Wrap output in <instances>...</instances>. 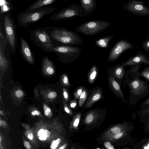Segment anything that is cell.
<instances>
[{"instance_id":"cell-1","label":"cell","mask_w":149,"mask_h":149,"mask_svg":"<svg viewBox=\"0 0 149 149\" xmlns=\"http://www.w3.org/2000/svg\"><path fill=\"white\" fill-rule=\"evenodd\" d=\"M57 10L54 7L45 6L29 11H26L17 16V22L21 25L27 26L29 24L38 21L44 16L50 14Z\"/></svg>"},{"instance_id":"cell-2","label":"cell","mask_w":149,"mask_h":149,"mask_svg":"<svg viewBox=\"0 0 149 149\" xmlns=\"http://www.w3.org/2000/svg\"><path fill=\"white\" fill-rule=\"evenodd\" d=\"M51 36L54 40L65 45H76L83 43L81 37L74 31L65 28L54 29L51 33Z\"/></svg>"},{"instance_id":"cell-3","label":"cell","mask_w":149,"mask_h":149,"mask_svg":"<svg viewBox=\"0 0 149 149\" xmlns=\"http://www.w3.org/2000/svg\"><path fill=\"white\" fill-rule=\"evenodd\" d=\"M111 24L110 22L102 20L90 21L80 24L76 30L86 36H91L104 31Z\"/></svg>"},{"instance_id":"cell-4","label":"cell","mask_w":149,"mask_h":149,"mask_svg":"<svg viewBox=\"0 0 149 149\" xmlns=\"http://www.w3.org/2000/svg\"><path fill=\"white\" fill-rule=\"evenodd\" d=\"M52 50L59 54L62 61L70 63L78 58L82 49L77 47L63 45L54 47Z\"/></svg>"},{"instance_id":"cell-5","label":"cell","mask_w":149,"mask_h":149,"mask_svg":"<svg viewBox=\"0 0 149 149\" xmlns=\"http://www.w3.org/2000/svg\"><path fill=\"white\" fill-rule=\"evenodd\" d=\"M129 86L130 89L129 102L132 105L148 95L146 92L148 86L146 82L139 79L132 81L129 83Z\"/></svg>"},{"instance_id":"cell-6","label":"cell","mask_w":149,"mask_h":149,"mask_svg":"<svg viewBox=\"0 0 149 149\" xmlns=\"http://www.w3.org/2000/svg\"><path fill=\"white\" fill-rule=\"evenodd\" d=\"M83 13L84 10L81 6L73 3L53 14L50 19L51 20H57L68 19L77 16L83 17Z\"/></svg>"},{"instance_id":"cell-7","label":"cell","mask_w":149,"mask_h":149,"mask_svg":"<svg viewBox=\"0 0 149 149\" xmlns=\"http://www.w3.org/2000/svg\"><path fill=\"white\" fill-rule=\"evenodd\" d=\"M133 46L126 40H122L118 42L110 50L108 61L109 62L116 60L125 50L133 48Z\"/></svg>"},{"instance_id":"cell-8","label":"cell","mask_w":149,"mask_h":149,"mask_svg":"<svg viewBox=\"0 0 149 149\" xmlns=\"http://www.w3.org/2000/svg\"><path fill=\"white\" fill-rule=\"evenodd\" d=\"M3 24L6 37L10 46L15 47V32L14 24L11 17L7 15L3 18Z\"/></svg>"},{"instance_id":"cell-9","label":"cell","mask_w":149,"mask_h":149,"mask_svg":"<svg viewBox=\"0 0 149 149\" xmlns=\"http://www.w3.org/2000/svg\"><path fill=\"white\" fill-rule=\"evenodd\" d=\"M133 124L130 122L124 121L122 123L113 126L105 132L104 135V138L108 141L114 135L125 130Z\"/></svg>"},{"instance_id":"cell-10","label":"cell","mask_w":149,"mask_h":149,"mask_svg":"<svg viewBox=\"0 0 149 149\" xmlns=\"http://www.w3.org/2000/svg\"><path fill=\"white\" fill-rule=\"evenodd\" d=\"M36 37L46 49H52L53 45L49 36L44 31L36 30L34 32Z\"/></svg>"},{"instance_id":"cell-11","label":"cell","mask_w":149,"mask_h":149,"mask_svg":"<svg viewBox=\"0 0 149 149\" xmlns=\"http://www.w3.org/2000/svg\"><path fill=\"white\" fill-rule=\"evenodd\" d=\"M84 10L83 17L92 13L96 8L97 3L95 0H79Z\"/></svg>"},{"instance_id":"cell-12","label":"cell","mask_w":149,"mask_h":149,"mask_svg":"<svg viewBox=\"0 0 149 149\" xmlns=\"http://www.w3.org/2000/svg\"><path fill=\"white\" fill-rule=\"evenodd\" d=\"M21 49L22 53L26 60L30 63H34V59L30 48L26 42L21 38Z\"/></svg>"},{"instance_id":"cell-13","label":"cell","mask_w":149,"mask_h":149,"mask_svg":"<svg viewBox=\"0 0 149 149\" xmlns=\"http://www.w3.org/2000/svg\"><path fill=\"white\" fill-rule=\"evenodd\" d=\"M42 67V72L46 76H52L55 72L56 70L53 63L47 57L43 60Z\"/></svg>"},{"instance_id":"cell-14","label":"cell","mask_w":149,"mask_h":149,"mask_svg":"<svg viewBox=\"0 0 149 149\" xmlns=\"http://www.w3.org/2000/svg\"><path fill=\"white\" fill-rule=\"evenodd\" d=\"M142 64L149 65V61L143 55L140 54L133 57L121 64L123 66H126Z\"/></svg>"},{"instance_id":"cell-15","label":"cell","mask_w":149,"mask_h":149,"mask_svg":"<svg viewBox=\"0 0 149 149\" xmlns=\"http://www.w3.org/2000/svg\"><path fill=\"white\" fill-rule=\"evenodd\" d=\"M108 81L111 88L119 96L123 101H125L124 95L119 83L112 76H109Z\"/></svg>"},{"instance_id":"cell-16","label":"cell","mask_w":149,"mask_h":149,"mask_svg":"<svg viewBox=\"0 0 149 149\" xmlns=\"http://www.w3.org/2000/svg\"><path fill=\"white\" fill-rule=\"evenodd\" d=\"M102 91L100 88H98L94 91L87 101L85 107L89 108L91 107L96 102L102 97Z\"/></svg>"},{"instance_id":"cell-17","label":"cell","mask_w":149,"mask_h":149,"mask_svg":"<svg viewBox=\"0 0 149 149\" xmlns=\"http://www.w3.org/2000/svg\"><path fill=\"white\" fill-rule=\"evenodd\" d=\"M56 0H37L33 2L26 10L29 11L52 4Z\"/></svg>"},{"instance_id":"cell-18","label":"cell","mask_w":149,"mask_h":149,"mask_svg":"<svg viewBox=\"0 0 149 149\" xmlns=\"http://www.w3.org/2000/svg\"><path fill=\"white\" fill-rule=\"evenodd\" d=\"M114 38V36L109 35L99 38L96 40L95 44L98 47L102 48H107L109 42Z\"/></svg>"},{"instance_id":"cell-19","label":"cell","mask_w":149,"mask_h":149,"mask_svg":"<svg viewBox=\"0 0 149 149\" xmlns=\"http://www.w3.org/2000/svg\"><path fill=\"white\" fill-rule=\"evenodd\" d=\"M99 74V70L97 66L93 65L87 74L88 80L89 83H93L97 79Z\"/></svg>"},{"instance_id":"cell-20","label":"cell","mask_w":149,"mask_h":149,"mask_svg":"<svg viewBox=\"0 0 149 149\" xmlns=\"http://www.w3.org/2000/svg\"><path fill=\"white\" fill-rule=\"evenodd\" d=\"M123 66L121 64L120 65H117L115 67H113V70L112 71V75L111 76L119 80L122 79L123 77L124 73Z\"/></svg>"},{"instance_id":"cell-21","label":"cell","mask_w":149,"mask_h":149,"mask_svg":"<svg viewBox=\"0 0 149 149\" xmlns=\"http://www.w3.org/2000/svg\"><path fill=\"white\" fill-rule=\"evenodd\" d=\"M1 45L0 47V69L1 71H6L9 66L8 62L2 50Z\"/></svg>"},{"instance_id":"cell-22","label":"cell","mask_w":149,"mask_h":149,"mask_svg":"<svg viewBox=\"0 0 149 149\" xmlns=\"http://www.w3.org/2000/svg\"><path fill=\"white\" fill-rule=\"evenodd\" d=\"M101 116L97 112L92 111L89 112L86 116L84 122L86 124H90L95 121L97 119Z\"/></svg>"},{"instance_id":"cell-23","label":"cell","mask_w":149,"mask_h":149,"mask_svg":"<svg viewBox=\"0 0 149 149\" xmlns=\"http://www.w3.org/2000/svg\"><path fill=\"white\" fill-rule=\"evenodd\" d=\"M135 149H149V138H146L135 144L133 147Z\"/></svg>"},{"instance_id":"cell-24","label":"cell","mask_w":149,"mask_h":149,"mask_svg":"<svg viewBox=\"0 0 149 149\" xmlns=\"http://www.w3.org/2000/svg\"><path fill=\"white\" fill-rule=\"evenodd\" d=\"M50 135V132L48 130L42 129L39 130L37 134L38 138L42 141L45 140Z\"/></svg>"},{"instance_id":"cell-25","label":"cell","mask_w":149,"mask_h":149,"mask_svg":"<svg viewBox=\"0 0 149 149\" xmlns=\"http://www.w3.org/2000/svg\"><path fill=\"white\" fill-rule=\"evenodd\" d=\"M81 114L78 113L75 115L71 123L70 128L76 129L79 125L81 118Z\"/></svg>"},{"instance_id":"cell-26","label":"cell","mask_w":149,"mask_h":149,"mask_svg":"<svg viewBox=\"0 0 149 149\" xmlns=\"http://www.w3.org/2000/svg\"><path fill=\"white\" fill-rule=\"evenodd\" d=\"M87 91L86 88H84L79 98V104L81 107L83 105L87 97Z\"/></svg>"},{"instance_id":"cell-27","label":"cell","mask_w":149,"mask_h":149,"mask_svg":"<svg viewBox=\"0 0 149 149\" xmlns=\"http://www.w3.org/2000/svg\"><path fill=\"white\" fill-rule=\"evenodd\" d=\"M142 110L143 113L148 115V118L145 124L144 130L145 132L149 133V107Z\"/></svg>"},{"instance_id":"cell-28","label":"cell","mask_w":149,"mask_h":149,"mask_svg":"<svg viewBox=\"0 0 149 149\" xmlns=\"http://www.w3.org/2000/svg\"><path fill=\"white\" fill-rule=\"evenodd\" d=\"M61 80L63 84L65 86H69L70 85L68 76L66 74L64 73L61 76Z\"/></svg>"},{"instance_id":"cell-29","label":"cell","mask_w":149,"mask_h":149,"mask_svg":"<svg viewBox=\"0 0 149 149\" xmlns=\"http://www.w3.org/2000/svg\"><path fill=\"white\" fill-rule=\"evenodd\" d=\"M84 88V86H81L77 88L74 92V96L75 98L78 99Z\"/></svg>"},{"instance_id":"cell-30","label":"cell","mask_w":149,"mask_h":149,"mask_svg":"<svg viewBox=\"0 0 149 149\" xmlns=\"http://www.w3.org/2000/svg\"><path fill=\"white\" fill-rule=\"evenodd\" d=\"M61 139L60 138L54 141L52 143L50 146V148L55 149L56 148L58 144L60 143Z\"/></svg>"},{"instance_id":"cell-31","label":"cell","mask_w":149,"mask_h":149,"mask_svg":"<svg viewBox=\"0 0 149 149\" xmlns=\"http://www.w3.org/2000/svg\"><path fill=\"white\" fill-rule=\"evenodd\" d=\"M141 74L142 76L149 81V68L145 69L141 72Z\"/></svg>"},{"instance_id":"cell-32","label":"cell","mask_w":149,"mask_h":149,"mask_svg":"<svg viewBox=\"0 0 149 149\" xmlns=\"http://www.w3.org/2000/svg\"><path fill=\"white\" fill-rule=\"evenodd\" d=\"M149 107V97L142 102L141 107L142 109L146 108Z\"/></svg>"},{"instance_id":"cell-33","label":"cell","mask_w":149,"mask_h":149,"mask_svg":"<svg viewBox=\"0 0 149 149\" xmlns=\"http://www.w3.org/2000/svg\"><path fill=\"white\" fill-rule=\"evenodd\" d=\"M142 46L144 49L149 52V39L143 42Z\"/></svg>"},{"instance_id":"cell-34","label":"cell","mask_w":149,"mask_h":149,"mask_svg":"<svg viewBox=\"0 0 149 149\" xmlns=\"http://www.w3.org/2000/svg\"><path fill=\"white\" fill-rule=\"evenodd\" d=\"M105 147L107 149H114V146L111 145L110 142L107 141L104 143Z\"/></svg>"},{"instance_id":"cell-35","label":"cell","mask_w":149,"mask_h":149,"mask_svg":"<svg viewBox=\"0 0 149 149\" xmlns=\"http://www.w3.org/2000/svg\"><path fill=\"white\" fill-rule=\"evenodd\" d=\"M16 96L18 98H20L22 97L24 95L23 92L21 90H17L15 92Z\"/></svg>"},{"instance_id":"cell-36","label":"cell","mask_w":149,"mask_h":149,"mask_svg":"<svg viewBox=\"0 0 149 149\" xmlns=\"http://www.w3.org/2000/svg\"><path fill=\"white\" fill-rule=\"evenodd\" d=\"M56 95L57 94L56 92H52L49 93L48 95V97L49 98H53L56 97Z\"/></svg>"},{"instance_id":"cell-37","label":"cell","mask_w":149,"mask_h":149,"mask_svg":"<svg viewBox=\"0 0 149 149\" xmlns=\"http://www.w3.org/2000/svg\"><path fill=\"white\" fill-rule=\"evenodd\" d=\"M63 95L64 98L68 100V95L65 88L63 89Z\"/></svg>"},{"instance_id":"cell-38","label":"cell","mask_w":149,"mask_h":149,"mask_svg":"<svg viewBox=\"0 0 149 149\" xmlns=\"http://www.w3.org/2000/svg\"><path fill=\"white\" fill-rule=\"evenodd\" d=\"M24 146L27 149H30L31 148V146L30 144L27 141H26L24 142Z\"/></svg>"},{"instance_id":"cell-39","label":"cell","mask_w":149,"mask_h":149,"mask_svg":"<svg viewBox=\"0 0 149 149\" xmlns=\"http://www.w3.org/2000/svg\"><path fill=\"white\" fill-rule=\"evenodd\" d=\"M45 115L47 116L49 115L51 112V110L49 108L47 107L44 111Z\"/></svg>"},{"instance_id":"cell-40","label":"cell","mask_w":149,"mask_h":149,"mask_svg":"<svg viewBox=\"0 0 149 149\" xmlns=\"http://www.w3.org/2000/svg\"><path fill=\"white\" fill-rule=\"evenodd\" d=\"M77 105V102L75 100H72L70 104V107L72 108L75 107Z\"/></svg>"},{"instance_id":"cell-41","label":"cell","mask_w":149,"mask_h":149,"mask_svg":"<svg viewBox=\"0 0 149 149\" xmlns=\"http://www.w3.org/2000/svg\"><path fill=\"white\" fill-rule=\"evenodd\" d=\"M65 111L71 115H72V113L70 109L69 108L67 107H65L64 108Z\"/></svg>"},{"instance_id":"cell-42","label":"cell","mask_w":149,"mask_h":149,"mask_svg":"<svg viewBox=\"0 0 149 149\" xmlns=\"http://www.w3.org/2000/svg\"><path fill=\"white\" fill-rule=\"evenodd\" d=\"M135 8L137 10H141L143 9V6L140 5H137L135 6Z\"/></svg>"},{"instance_id":"cell-43","label":"cell","mask_w":149,"mask_h":149,"mask_svg":"<svg viewBox=\"0 0 149 149\" xmlns=\"http://www.w3.org/2000/svg\"><path fill=\"white\" fill-rule=\"evenodd\" d=\"M40 114V112L38 111H34L32 112L31 114L33 116L35 115H39Z\"/></svg>"},{"instance_id":"cell-44","label":"cell","mask_w":149,"mask_h":149,"mask_svg":"<svg viewBox=\"0 0 149 149\" xmlns=\"http://www.w3.org/2000/svg\"><path fill=\"white\" fill-rule=\"evenodd\" d=\"M28 137L29 139L30 140H32L33 138V134H29L28 135Z\"/></svg>"},{"instance_id":"cell-45","label":"cell","mask_w":149,"mask_h":149,"mask_svg":"<svg viewBox=\"0 0 149 149\" xmlns=\"http://www.w3.org/2000/svg\"><path fill=\"white\" fill-rule=\"evenodd\" d=\"M67 144H65L63 145L61 147H60L59 148V149H64L67 146Z\"/></svg>"},{"instance_id":"cell-46","label":"cell","mask_w":149,"mask_h":149,"mask_svg":"<svg viewBox=\"0 0 149 149\" xmlns=\"http://www.w3.org/2000/svg\"><path fill=\"white\" fill-rule=\"evenodd\" d=\"M1 120H0V126H1Z\"/></svg>"},{"instance_id":"cell-47","label":"cell","mask_w":149,"mask_h":149,"mask_svg":"<svg viewBox=\"0 0 149 149\" xmlns=\"http://www.w3.org/2000/svg\"><path fill=\"white\" fill-rule=\"evenodd\" d=\"M1 137H0V142H1Z\"/></svg>"}]
</instances>
